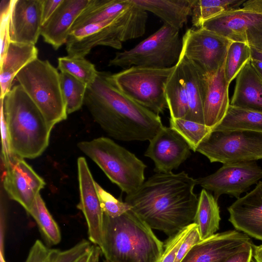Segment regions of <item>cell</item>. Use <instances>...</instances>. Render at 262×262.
<instances>
[{
    "instance_id": "cell-1",
    "label": "cell",
    "mask_w": 262,
    "mask_h": 262,
    "mask_svg": "<svg viewBox=\"0 0 262 262\" xmlns=\"http://www.w3.org/2000/svg\"><path fill=\"white\" fill-rule=\"evenodd\" d=\"M195 185L185 171L157 173L126 194L124 202L150 228L170 236L193 223L199 202Z\"/></svg>"
},
{
    "instance_id": "cell-2",
    "label": "cell",
    "mask_w": 262,
    "mask_h": 262,
    "mask_svg": "<svg viewBox=\"0 0 262 262\" xmlns=\"http://www.w3.org/2000/svg\"><path fill=\"white\" fill-rule=\"evenodd\" d=\"M111 74L98 71L87 87L84 104L94 121L114 139L149 141L163 126L160 117L120 92L112 82Z\"/></svg>"
},
{
    "instance_id": "cell-3",
    "label": "cell",
    "mask_w": 262,
    "mask_h": 262,
    "mask_svg": "<svg viewBox=\"0 0 262 262\" xmlns=\"http://www.w3.org/2000/svg\"><path fill=\"white\" fill-rule=\"evenodd\" d=\"M100 249L108 262H159L164 244L130 210L115 218L104 214Z\"/></svg>"
},
{
    "instance_id": "cell-4",
    "label": "cell",
    "mask_w": 262,
    "mask_h": 262,
    "mask_svg": "<svg viewBox=\"0 0 262 262\" xmlns=\"http://www.w3.org/2000/svg\"><path fill=\"white\" fill-rule=\"evenodd\" d=\"M1 105L12 155L23 159L40 156L49 145L52 128L35 104L18 84L1 99Z\"/></svg>"
},
{
    "instance_id": "cell-5",
    "label": "cell",
    "mask_w": 262,
    "mask_h": 262,
    "mask_svg": "<svg viewBox=\"0 0 262 262\" xmlns=\"http://www.w3.org/2000/svg\"><path fill=\"white\" fill-rule=\"evenodd\" d=\"M130 1L131 5L115 17L72 31L66 43L67 55L85 57L98 46L120 49L123 42L142 36L146 30L147 12Z\"/></svg>"
},
{
    "instance_id": "cell-6",
    "label": "cell",
    "mask_w": 262,
    "mask_h": 262,
    "mask_svg": "<svg viewBox=\"0 0 262 262\" xmlns=\"http://www.w3.org/2000/svg\"><path fill=\"white\" fill-rule=\"evenodd\" d=\"M77 147L126 194L137 190L145 181L146 165L113 140L99 137L80 142Z\"/></svg>"
},
{
    "instance_id": "cell-7",
    "label": "cell",
    "mask_w": 262,
    "mask_h": 262,
    "mask_svg": "<svg viewBox=\"0 0 262 262\" xmlns=\"http://www.w3.org/2000/svg\"><path fill=\"white\" fill-rule=\"evenodd\" d=\"M15 78L44 116L52 129L67 118L60 73L48 60L36 59L28 64Z\"/></svg>"
},
{
    "instance_id": "cell-8",
    "label": "cell",
    "mask_w": 262,
    "mask_h": 262,
    "mask_svg": "<svg viewBox=\"0 0 262 262\" xmlns=\"http://www.w3.org/2000/svg\"><path fill=\"white\" fill-rule=\"evenodd\" d=\"M183 47L179 30L164 24L134 48L116 53L109 66L167 68L176 64Z\"/></svg>"
},
{
    "instance_id": "cell-9",
    "label": "cell",
    "mask_w": 262,
    "mask_h": 262,
    "mask_svg": "<svg viewBox=\"0 0 262 262\" xmlns=\"http://www.w3.org/2000/svg\"><path fill=\"white\" fill-rule=\"evenodd\" d=\"M174 66L161 69L131 67L111 74L110 79L125 95L159 115L168 108L164 88Z\"/></svg>"
},
{
    "instance_id": "cell-10",
    "label": "cell",
    "mask_w": 262,
    "mask_h": 262,
    "mask_svg": "<svg viewBox=\"0 0 262 262\" xmlns=\"http://www.w3.org/2000/svg\"><path fill=\"white\" fill-rule=\"evenodd\" d=\"M196 151L210 162L255 161L262 159V133L246 130L212 131Z\"/></svg>"
},
{
    "instance_id": "cell-11",
    "label": "cell",
    "mask_w": 262,
    "mask_h": 262,
    "mask_svg": "<svg viewBox=\"0 0 262 262\" xmlns=\"http://www.w3.org/2000/svg\"><path fill=\"white\" fill-rule=\"evenodd\" d=\"M201 28L232 41L262 50V0L246 1L243 7L225 12L204 23Z\"/></svg>"
},
{
    "instance_id": "cell-12",
    "label": "cell",
    "mask_w": 262,
    "mask_h": 262,
    "mask_svg": "<svg viewBox=\"0 0 262 262\" xmlns=\"http://www.w3.org/2000/svg\"><path fill=\"white\" fill-rule=\"evenodd\" d=\"M182 52L206 75L216 72L224 63L232 41L200 28L188 29L182 37Z\"/></svg>"
},
{
    "instance_id": "cell-13",
    "label": "cell",
    "mask_w": 262,
    "mask_h": 262,
    "mask_svg": "<svg viewBox=\"0 0 262 262\" xmlns=\"http://www.w3.org/2000/svg\"><path fill=\"white\" fill-rule=\"evenodd\" d=\"M261 178L262 168L255 161L242 162L224 164L214 173L195 179V183L213 191L217 200L224 194L238 199Z\"/></svg>"
},
{
    "instance_id": "cell-14",
    "label": "cell",
    "mask_w": 262,
    "mask_h": 262,
    "mask_svg": "<svg viewBox=\"0 0 262 262\" xmlns=\"http://www.w3.org/2000/svg\"><path fill=\"white\" fill-rule=\"evenodd\" d=\"M5 168L3 186L6 192L29 213L45 187L44 180L24 159L14 155Z\"/></svg>"
},
{
    "instance_id": "cell-15",
    "label": "cell",
    "mask_w": 262,
    "mask_h": 262,
    "mask_svg": "<svg viewBox=\"0 0 262 262\" xmlns=\"http://www.w3.org/2000/svg\"><path fill=\"white\" fill-rule=\"evenodd\" d=\"M145 152L154 162L157 173H169L191 155L186 141L170 127L163 126L149 141Z\"/></svg>"
},
{
    "instance_id": "cell-16",
    "label": "cell",
    "mask_w": 262,
    "mask_h": 262,
    "mask_svg": "<svg viewBox=\"0 0 262 262\" xmlns=\"http://www.w3.org/2000/svg\"><path fill=\"white\" fill-rule=\"evenodd\" d=\"M77 168L80 202L77 207L83 212L86 220L89 240L100 248L102 244L104 213L96 182L84 157L78 158Z\"/></svg>"
},
{
    "instance_id": "cell-17",
    "label": "cell",
    "mask_w": 262,
    "mask_h": 262,
    "mask_svg": "<svg viewBox=\"0 0 262 262\" xmlns=\"http://www.w3.org/2000/svg\"><path fill=\"white\" fill-rule=\"evenodd\" d=\"M251 243L248 235L236 230L215 233L193 246L181 262H223Z\"/></svg>"
},
{
    "instance_id": "cell-18",
    "label": "cell",
    "mask_w": 262,
    "mask_h": 262,
    "mask_svg": "<svg viewBox=\"0 0 262 262\" xmlns=\"http://www.w3.org/2000/svg\"><path fill=\"white\" fill-rule=\"evenodd\" d=\"M41 27V0H12L11 42L35 45Z\"/></svg>"
},
{
    "instance_id": "cell-19",
    "label": "cell",
    "mask_w": 262,
    "mask_h": 262,
    "mask_svg": "<svg viewBox=\"0 0 262 262\" xmlns=\"http://www.w3.org/2000/svg\"><path fill=\"white\" fill-rule=\"evenodd\" d=\"M229 221L234 228L262 241V182L251 191L237 199L228 208Z\"/></svg>"
},
{
    "instance_id": "cell-20",
    "label": "cell",
    "mask_w": 262,
    "mask_h": 262,
    "mask_svg": "<svg viewBox=\"0 0 262 262\" xmlns=\"http://www.w3.org/2000/svg\"><path fill=\"white\" fill-rule=\"evenodd\" d=\"M90 0H63L52 17L42 26L44 41L57 50L66 44L71 28Z\"/></svg>"
},
{
    "instance_id": "cell-21",
    "label": "cell",
    "mask_w": 262,
    "mask_h": 262,
    "mask_svg": "<svg viewBox=\"0 0 262 262\" xmlns=\"http://www.w3.org/2000/svg\"><path fill=\"white\" fill-rule=\"evenodd\" d=\"M225 62L215 73L205 75L206 92L203 104V117L204 124L212 130L224 119L230 106L228 96L229 84L225 76Z\"/></svg>"
},
{
    "instance_id": "cell-22",
    "label": "cell",
    "mask_w": 262,
    "mask_h": 262,
    "mask_svg": "<svg viewBox=\"0 0 262 262\" xmlns=\"http://www.w3.org/2000/svg\"><path fill=\"white\" fill-rule=\"evenodd\" d=\"M188 100L186 120L204 124L203 104L206 92L205 75L181 52L179 60Z\"/></svg>"
},
{
    "instance_id": "cell-23",
    "label": "cell",
    "mask_w": 262,
    "mask_h": 262,
    "mask_svg": "<svg viewBox=\"0 0 262 262\" xmlns=\"http://www.w3.org/2000/svg\"><path fill=\"white\" fill-rule=\"evenodd\" d=\"M230 105L262 112V80L251 60L245 64L236 77Z\"/></svg>"
},
{
    "instance_id": "cell-24",
    "label": "cell",
    "mask_w": 262,
    "mask_h": 262,
    "mask_svg": "<svg viewBox=\"0 0 262 262\" xmlns=\"http://www.w3.org/2000/svg\"><path fill=\"white\" fill-rule=\"evenodd\" d=\"M38 53L35 45L10 42L5 56L0 62L1 99L10 91L17 74L38 58Z\"/></svg>"
},
{
    "instance_id": "cell-25",
    "label": "cell",
    "mask_w": 262,
    "mask_h": 262,
    "mask_svg": "<svg viewBox=\"0 0 262 262\" xmlns=\"http://www.w3.org/2000/svg\"><path fill=\"white\" fill-rule=\"evenodd\" d=\"M137 6L160 18L179 30L191 16L195 0H132Z\"/></svg>"
},
{
    "instance_id": "cell-26",
    "label": "cell",
    "mask_w": 262,
    "mask_h": 262,
    "mask_svg": "<svg viewBox=\"0 0 262 262\" xmlns=\"http://www.w3.org/2000/svg\"><path fill=\"white\" fill-rule=\"evenodd\" d=\"M131 4L130 0H90L74 22L71 33L88 25L114 18Z\"/></svg>"
},
{
    "instance_id": "cell-27",
    "label": "cell",
    "mask_w": 262,
    "mask_h": 262,
    "mask_svg": "<svg viewBox=\"0 0 262 262\" xmlns=\"http://www.w3.org/2000/svg\"><path fill=\"white\" fill-rule=\"evenodd\" d=\"M164 92L170 118L186 119L188 100L179 61L165 84Z\"/></svg>"
},
{
    "instance_id": "cell-28",
    "label": "cell",
    "mask_w": 262,
    "mask_h": 262,
    "mask_svg": "<svg viewBox=\"0 0 262 262\" xmlns=\"http://www.w3.org/2000/svg\"><path fill=\"white\" fill-rule=\"evenodd\" d=\"M221 219L217 200L206 189H202L193 222L198 226L202 240L215 233L219 229Z\"/></svg>"
},
{
    "instance_id": "cell-29",
    "label": "cell",
    "mask_w": 262,
    "mask_h": 262,
    "mask_svg": "<svg viewBox=\"0 0 262 262\" xmlns=\"http://www.w3.org/2000/svg\"><path fill=\"white\" fill-rule=\"evenodd\" d=\"M246 130L262 133V112L230 105L222 121L212 131Z\"/></svg>"
},
{
    "instance_id": "cell-30",
    "label": "cell",
    "mask_w": 262,
    "mask_h": 262,
    "mask_svg": "<svg viewBox=\"0 0 262 262\" xmlns=\"http://www.w3.org/2000/svg\"><path fill=\"white\" fill-rule=\"evenodd\" d=\"M245 0H195L191 11L192 26L202 27L206 21L231 10L239 8Z\"/></svg>"
},
{
    "instance_id": "cell-31",
    "label": "cell",
    "mask_w": 262,
    "mask_h": 262,
    "mask_svg": "<svg viewBox=\"0 0 262 262\" xmlns=\"http://www.w3.org/2000/svg\"><path fill=\"white\" fill-rule=\"evenodd\" d=\"M58 69L77 78L87 86L95 80L98 71L92 62L85 57H72L69 56L58 58Z\"/></svg>"
},
{
    "instance_id": "cell-32",
    "label": "cell",
    "mask_w": 262,
    "mask_h": 262,
    "mask_svg": "<svg viewBox=\"0 0 262 262\" xmlns=\"http://www.w3.org/2000/svg\"><path fill=\"white\" fill-rule=\"evenodd\" d=\"M28 213L35 220L49 243L56 245L60 242L61 237L59 228L48 210L40 194Z\"/></svg>"
},
{
    "instance_id": "cell-33",
    "label": "cell",
    "mask_w": 262,
    "mask_h": 262,
    "mask_svg": "<svg viewBox=\"0 0 262 262\" xmlns=\"http://www.w3.org/2000/svg\"><path fill=\"white\" fill-rule=\"evenodd\" d=\"M61 88L68 114L79 110L84 104L87 85L66 73L60 72Z\"/></svg>"
},
{
    "instance_id": "cell-34",
    "label": "cell",
    "mask_w": 262,
    "mask_h": 262,
    "mask_svg": "<svg viewBox=\"0 0 262 262\" xmlns=\"http://www.w3.org/2000/svg\"><path fill=\"white\" fill-rule=\"evenodd\" d=\"M251 59V47L248 44L232 41L228 50L224 66L225 76L229 84L236 78L243 68Z\"/></svg>"
},
{
    "instance_id": "cell-35",
    "label": "cell",
    "mask_w": 262,
    "mask_h": 262,
    "mask_svg": "<svg viewBox=\"0 0 262 262\" xmlns=\"http://www.w3.org/2000/svg\"><path fill=\"white\" fill-rule=\"evenodd\" d=\"M169 122L170 127L186 141L193 151L212 132L205 124L186 119L170 118Z\"/></svg>"
},
{
    "instance_id": "cell-36",
    "label": "cell",
    "mask_w": 262,
    "mask_h": 262,
    "mask_svg": "<svg viewBox=\"0 0 262 262\" xmlns=\"http://www.w3.org/2000/svg\"><path fill=\"white\" fill-rule=\"evenodd\" d=\"M95 185L104 214L111 217L115 218L130 210V206L125 202L115 198L97 182Z\"/></svg>"
},
{
    "instance_id": "cell-37",
    "label": "cell",
    "mask_w": 262,
    "mask_h": 262,
    "mask_svg": "<svg viewBox=\"0 0 262 262\" xmlns=\"http://www.w3.org/2000/svg\"><path fill=\"white\" fill-rule=\"evenodd\" d=\"M12 0H2L0 4V62L6 54L11 42L10 38V15Z\"/></svg>"
},
{
    "instance_id": "cell-38",
    "label": "cell",
    "mask_w": 262,
    "mask_h": 262,
    "mask_svg": "<svg viewBox=\"0 0 262 262\" xmlns=\"http://www.w3.org/2000/svg\"><path fill=\"white\" fill-rule=\"evenodd\" d=\"M195 225V223H192L169 236L164 245L163 251L159 262H174L181 244Z\"/></svg>"
},
{
    "instance_id": "cell-39",
    "label": "cell",
    "mask_w": 262,
    "mask_h": 262,
    "mask_svg": "<svg viewBox=\"0 0 262 262\" xmlns=\"http://www.w3.org/2000/svg\"><path fill=\"white\" fill-rule=\"evenodd\" d=\"M58 250L48 248L37 239L32 246L25 262H53Z\"/></svg>"
},
{
    "instance_id": "cell-40",
    "label": "cell",
    "mask_w": 262,
    "mask_h": 262,
    "mask_svg": "<svg viewBox=\"0 0 262 262\" xmlns=\"http://www.w3.org/2000/svg\"><path fill=\"white\" fill-rule=\"evenodd\" d=\"M201 240L198 226L195 224L181 244L174 262H181L192 247Z\"/></svg>"
},
{
    "instance_id": "cell-41",
    "label": "cell",
    "mask_w": 262,
    "mask_h": 262,
    "mask_svg": "<svg viewBox=\"0 0 262 262\" xmlns=\"http://www.w3.org/2000/svg\"><path fill=\"white\" fill-rule=\"evenodd\" d=\"M1 130L2 136V159L5 167L10 162L13 155L10 149L9 135L2 105H1Z\"/></svg>"
},
{
    "instance_id": "cell-42",
    "label": "cell",
    "mask_w": 262,
    "mask_h": 262,
    "mask_svg": "<svg viewBox=\"0 0 262 262\" xmlns=\"http://www.w3.org/2000/svg\"><path fill=\"white\" fill-rule=\"evenodd\" d=\"M63 0H41V24H45L54 14Z\"/></svg>"
},
{
    "instance_id": "cell-43",
    "label": "cell",
    "mask_w": 262,
    "mask_h": 262,
    "mask_svg": "<svg viewBox=\"0 0 262 262\" xmlns=\"http://www.w3.org/2000/svg\"><path fill=\"white\" fill-rule=\"evenodd\" d=\"M252 243L248 244L244 248L228 257L223 262H251L253 258Z\"/></svg>"
},
{
    "instance_id": "cell-44",
    "label": "cell",
    "mask_w": 262,
    "mask_h": 262,
    "mask_svg": "<svg viewBox=\"0 0 262 262\" xmlns=\"http://www.w3.org/2000/svg\"><path fill=\"white\" fill-rule=\"evenodd\" d=\"M254 262H262V244L253 246Z\"/></svg>"
},
{
    "instance_id": "cell-45",
    "label": "cell",
    "mask_w": 262,
    "mask_h": 262,
    "mask_svg": "<svg viewBox=\"0 0 262 262\" xmlns=\"http://www.w3.org/2000/svg\"><path fill=\"white\" fill-rule=\"evenodd\" d=\"M102 253L100 247L96 245H93L92 253L89 262H99V259Z\"/></svg>"
},
{
    "instance_id": "cell-46",
    "label": "cell",
    "mask_w": 262,
    "mask_h": 262,
    "mask_svg": "<svg viewBox=\"0 0 262 262\" xmlns=\"http://www.w3.org/2000/svg\"><path fill=\"white\" fill-rule=\"evenodd\" d=\"M251 59L262 61V50L251 48Z\"/></svg>"
},
{
    "instance_id": "cell-47",
    "label": "cell",
    "mask_w": 262,
    "mask_h": 262,
    "mask_svg": "<svg viewBox=\"0 0 262 262\" xmlns=\"http://www.w3.org/2000/svg\"><path fill=\"white\" fill-rule=\"evenodd\" d=\"M93 245L91 249L79 258L75 262H89L92 253Z\"/></svg>"
},
{
    "instance_id": "cell-48",
    "label": "cell",
    "mask_w": 262,
    "mask_h": 262,
    "mask_svg": "<svg viewBox=\"0 0 262 262\" xmlns=\"http://www.w3.org/2000/svg\"><path fill=\"white\" fill-rule=\"evenodd\" d=\"M255 70L262 80V71L256 69H255Z\"/></svg>"
},
{
    "instance_id": "cell-49",
    "label": "cell",
    "mask_w": 262,
    "mask_h": 262,
    "mask_svg": "<svg viewBox=\"0 0 262 262\" xmlns=\"http://www.w3.org/2000/svg\"><path fill=\"white\" fill-rule=\"evenodd\" d=\"M104 262H108V261L105 260L104 261Z\"/></svg>"
}]
</instances>
